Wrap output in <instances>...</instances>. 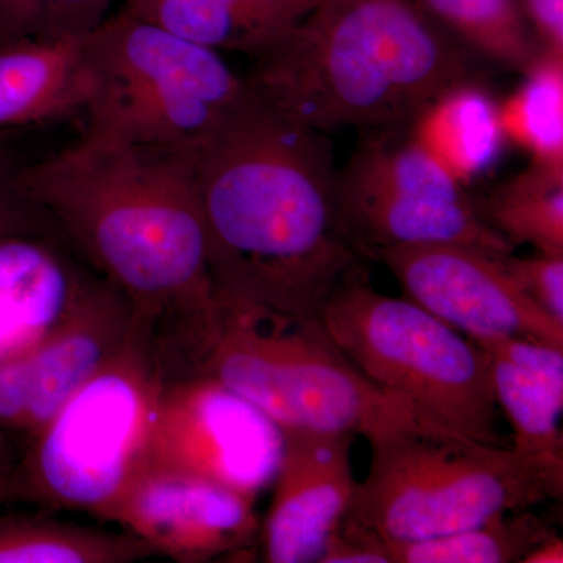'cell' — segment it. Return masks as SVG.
Here are the masks:
<instances>
[{
	"mask_svg": "<svg viewBox=\"0 0 563 563\" xmlns=\"http://www.w3.org/2000/svg\"><path fill=\"white\" fill-rule=\"evenodd\" d=\"M184 374L218 380L280 431L351 433L374 444L422 426L406 402L343 354L320 318L276 313L221 295L209 328L169 361L166 377Z\"/></svg>",
	"mask_w": 563,
	"mask_h": 563,
	"instance_id": "4",
	"label": "cell"
},
{
	"mask_svg": "<svg viewBox=\"0 0 563 563\" xmlns=\"http://www.w3.org/2000/svg\"><path fill=\"white\" fill-rule=\"evenodd\" d=\"M162 384L154 340L140 329L22 444L14 499L102 518L139 465Z\"/></svg>",
	"mask_w": 563,
	"mask_h": 563,
	"instance_id": "8",
	"label": "cell"
},
{
	"mask_svg": "<svg viewBox=\"0 0 563 563\" xmlns=\"http://www.w3.org/2000/svg\"><path fill=\"white\" fill-rule=\"evenodd\" d=\"M62 242L58 232L0 242V363L58 328L95 272L80 266Z\"/></svg>",
	"mask_w": 563,
	"mask_h": 563,
	"instance_id": "15",
	"label": "cell"
},
{
	"mask_svg": "<svg viewBox=\"0 0 563 563\" xmlns=\"http://www.w3.org/2000/svg\"><path fill=\"white\" fill-rule=\"evenodd\" d=\"M90 98L84 36L0 44V133L84 117Z\"/></svg>",
	"mask_w": 563,
	"mask_h": 563,
	"instance_id": "16",
	"label": "cell"
},
{
	"mask_svg": "<svg viewBox=\"0 0 563 563\" xmlns=\"http://www.w3.org/2000/svg\"><path fill=\"white\" fill-rule=\"evenodd\" d=\"M503 266L533 303L563 322V255L537 252L520 258L510 254L503 258Z\"/></svg>",
	"mask_w": 563,
	"mask_h": 563,
	"instance_id": "27",
	"label": "cell"
},
{
	"mask_svg": "<svg viewBox=\"0 0 563 563\" xmlns=\"http://www.w3.org/2000/svg\"><path fill=\"white\" fill-rule=\"evenodd\" d=\"M85 131L198 151L247 92L220 52L118 11L84 36Z\"/></svg>",
	"mask_w": 563,
	"mask_h": 563,
	"instance_id": "7",
	"label": "cell"
},
{
	"mask_svg": "<svg viewBox=\"0 0 563 563\" xmlns=\"http://www.w3.org/2000/svg\"><path fill=\"white\" fill-rule=\"evenodd\" d=\"M518 2L540 52L563 57V0H518Z\"/></svg>",
	"mask_w": 563,
	"mask_h": 563,
	"instance_id": "30",
	"label": "cell"
},
{
	"mask_svg": "<svg viewBox=\"0 0 563 563\" xmlns=\"http://www.w3.org/2000/svg\"><path fill=\"white\" fill-rule=\"evenodd\" d=\"M113 0H0V44L80 38L95 31Z\"/></svg>",
	"mask_w": 563,
	"mask_h": 563,
	"instance_id": "25",
	"label": "cell"
},
{
	"mask_svg": "<svg viewBox=\"0 0 563 563\" xmlns=\"http://www.w3.org/2000/svg\"><path fill=\"white\" fill-rule=\"evenodd\" d=\"M284 435L261 409L198 374L163 377L139 465L209 481L257 501L279 472Z\"/></svg>",
	"mask_w": 563,
	"mask_h": 563,
	"instance_id": "10",
	"label": "cell"
},
{
	"mask_svg": "<svg viewBox=\"0 0 563 563\" xmlns=\"http://www.w3.org/2000/svg\"><path fill=\"white\" fill-rule=\"evenodd\" d=\"M329 135L269 106L247 85L196 152V187L217 295L320 318L362 269L336 207Z\"/></svg>",
	"mask_w": 563,
	"mask_h": 563,
	"instance_id": "1",
	"label": "cell"
},
{
	"mask_svg": "<svg viewBox=\"0 0 563 563\" xmlns=\"http://www.w3.org/2000/svg\"><path fill=\"white\" fill-rule=\"evenodd\" d=\"M473 57L520 70L540 54L518 0H415Z\"/></svg>",
	"mask_w": 563,
	"mask_h": 563,
	"instance_id": "23",
	"label": "cell"
},
{
	"mask_svg": "<svg viewBox=\"0 0 563 563\" xmlns=\"http://www.w3.org/2000/svg\"><path fill=\"white\" fill-rule=\"evenodd\" d=\"M321 0H121L122 13L214 51L257 57Z\"/></svg>",
	"mask_w": 563,
	"mask_h": 563,
	"instance_id": "17",
	"label": "cell"
},
{
	"mask_svg": "<svg viewBox=\"0 0 563 563\" xmlns=\"http://www.w3.org/2000/svg\"><path fill=\"white\" fill-rule=\"evenodd\" d=\"M472 198L481 221L507 243L563 255V172L528 165Z\"/></svg>",
	"mask_w": 563,
	"mask_h": 563,
	"instance_id": "20",
	"label": "cell"
},
{
	"mask_svg": "<svg viewBox=\"0 0 563 563\" xmlns=\"http://www.w3.org/2000/svg\"><path fill=\"white\" fill-rule=\"evenodd\" d=\"M503 258L459 244H422L388 247L372 261L383 263L407 299L466 339L518 336L563 347V322L515 285Z\"/></svg>",
	"mask_w": 563,
	"mask_h": 563,
	"instance_id": "12",
	"label": "cell"
},
{
	"mask_svg": "<svg viewBox=\"0 0 563 563\" xmlns=\"http://www.w3.org/2000/svg\"><path fill=\"white\" fill-rule=\"evenodd\" d=\"M336 207L362 258L399 246L459 244L507 257L514 246L481 221L466 188L415 143L407 125L362 132L336 176Z\"/></svg>",
	"mask_w": 563,
	"mask_h": 563,
	"instance_id": "9",
	"label": "cell"
},
{
	"mask_svg": "<svg viewBox=\"0 0 563 563\" xmlns=\"http://www.w3.org/2000/svg\"><path fill=\"white\" fill-rule=\"evenodd\" d=\"M407 129L415 143L465 188L493 168L506 144L499 102L474 79L440 92Z\"/></svg>",
	"mask_w": 563,
	"mask_h": 563,
	"instance_id": "18",
	"label": "cell"
},
{
	"mask_svg": "<svg viewBox=\"0 0 563 563\" xmlns=\"http://www.w3.org/2000/svg\"><path fill=\"white\" fill-rule=\"evenodd\" d=\"M196 152L84 131L18 176L27 198L128 298L155 340L206 324L217 307Z\"/></svg>",
	"mask_w": 563,
	"mask_h": 563,
	"instance_id": "2",
	"label": "cell"
},
{
	"mask_svg": "<svg viewBox=\"0 0 563 563\" xmlns=\"http://www.w3.org/2000/svg\"><path fill=\"white\" fill-rule=\"evenodd\" d=\"M10 133H0V242L11 236L32 233L58 232L44 214L22 191L21 166L9 146Z\"/></svg>",
	"mask_w": 563,
	"mask_h": 563,
	"instance_id": "26",
	"label": "cell"
},
{
	"mask_svg": "<svg viewBox=\"0 0 563 563\" xmlns=\"http://www.w3.org/2000/svg\"><path fill=\"white\" fill-rule=\"evenodd\" d=\"M317 563H390L387 542L346 517L322 548Z\"/></svg>",
	"mask_w": 563,
	"mask_h": 563,
	"instance_id": "29",
	"label": "cell"
},
{
	"mask_svg": "<svg viewBox=\"0 0 563 563\" xmlns=\"http://www.w3.org/2000/svg\"><path fill=\"white\" fill-rule=\"evenodd\" d=\"M558 536L550 518L533 509L493 517L463 531L387 542L390 563H521L533 548Z\"/></svg>",
	"mask_w": 563,
	"mask_h": 563,
	"instance_id": "21",
	"label": "cell"
},
{
	"mask_svg": "<svg viewBox=\"0 0 563 563\" xmlns=\"http://www.w3.org/2000/svg\"><path fill=\"white\" fill-rule=\"evenodd\" d=\"M472 340L487 354L499 355L531 374L555 395L563 396V347L518 339V336H479Z\"/></svg>",
	"mask_w": 563,
	"mask_h": 563,
	"instance_id": "28",
	"label": "cell"
},
{
	"mask_svg": "<svg viewBox=\"0 0 563 563\" xmlns=\"http://www.w3.org/2000/svg\"><path fill=\"white\" fill-rule=\"evenodd\" d=\"M487 355L496 402L512 426V448L529 454H563V396L506 358Z\"/></svg>",
	"mask_w": 563,
	"mask_h": 563,
	"instance_id": "24",
	"label": "cell"
},
{
	"mask_svg": "<svg viewBox=\"0 0 563 563\" xmlns=\"http://www.w3.org/2000/svg\"><path fill=\"white\" fill-rule=\"evenodd\" d=\"M369 446L347 517L385 542L463 531L562 499L563 454L521 453L426 426Z\"/></svg>",
	"mask_w": 563,
	"mask_h": 563,
	"instance_id": "5",
	"label": "cell"
},
{
	"mask_svg": "<svg viewBox=\"0 0 563 563\" xmlns=\"http://www.w3.org/2000/svg\"><path fill=\"white\" fill-rule=\"evenodd\" d=\"M523 80L499 102L504 143L529 157V165L563 172V57L540 52Z\"/></svg>",
	"mask_w": 563,
	"mask_h": 563,
	"instance_id": "22",
	"label": "cell"
},
{
	"mask_svg": "<svg viewBox=\"0 0 563 563\" xmlns=\"http://www.w3.org/2000/svg\"><path fill=\"white\" fill-rule=\"evenodd\" d=\"M474 58L415 0H321L244 79L306 128L366 132L409 124L440 92L474 79Z\"/></svg>",
	"mask_w": 563,
	"mask_h": 563,
	"instance_id": "3",
	"label": "cell"
},
{
	"mask_svg": "<svg viewBox=\"0 0 563 563\" xmlns=\"http://www.w3.org/2000/svg\"><path fill=\"white\" fill-rule=\"evenodd\" d=\"M18 457L13 440L0 431V506L14 499V483H16Z\"/></svg>",
	"mask_w": 563,
	"mask_h": 563,
	"instance_id": "31",
	"label": "cell"
},
{
	"mask_svg": "<svg viewBox=\"0 0 563 563\" xmlns=\"http://www.w3.org/2000/svg\"><path fill=\"white\" fill-rule=\"evenodd\" d=\"M101 520L180 563L246 555L262 528L255 501L246 496L152 465L136 466Z\"/></svg>",
	"mask_w": 563,
	"mask_h": 563,
	"instance_id": "13",
	"label": "cell"
},
{
	"mask_svg": "<svg viewBox=\"0 0 563 563\" xmlns=\"http://www.w3.org/2000/svg\"><path fill=\"white\" fill-rule=\"evenodd\" d=\"M157 553L139 537L46 515L0 517V563H133Z\"/></svg>",
	"mask_w": 563,
	"mask_h": 563,
	"instance_id": "19",
	"label": "cell"
},
{
	"mask_svg": "<svg viewBox=\"0 0 563 563\" xmlns=\"http://www.w3.org/2000/svg\"><path fill=\"white\" fill-rule=\"evenodd\" d=\"M282 435L273 501L258 537L262 558L268 563H317L354 501L355 437L309 431H282Z\"/></svg>",
	"mask_w": 563,
	"mask_h": 563,
	"instance_id": "14",
	"label": "cell"
},
{
	"mask_svg": "<svg viewBox=\"0 0 563 563\" xmlns=\"http://www.w3.org/2000/svg\"><path fill=\"white\" fill-rule=\"evenodd\" d=\"M320 321L343 354L422 426L512 446L499 431L488 355L418 303L383 295L358 269L333 292Z\"/></svg>",
	"mask_w": 563,
	"mask_h": 563,
	"instance_id": "6",
	"label": "cell"
},
{
	"mask_svg": "<svg viewBox=\"0 0 563 563\" xmlns=\"http://www.w3.org/2000/svg\"><path fill=\"white\" fill-rule=\"evenodd\" d=\"M563 562V540L562 537L554 536L544 540L539 547L533 548L531 553L526 555L521 563H562Z\"/></svg>",
	"mask_w": 563,
	"mask_h": 563,
	"instance_id": "32",
	"label": "cell"
},
{
	"mask_svg": "<svg viewBox=\"0 0 563 563\" xmlns=\"http://www.w3.org/2000/svg\"><path fill=\"white\" fill-rule=\"evenodd\" d=\"M140 329L128 298L92 272L58 328L0 363V431L29 442Z\"/></svg>",
	"mask_w": 563,
	"mask_h": 563,
	"instance_id": "11",
	"label": "cell"
}]
</instances>
